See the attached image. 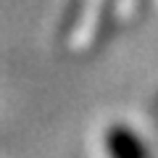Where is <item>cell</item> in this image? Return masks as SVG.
Returning <instances> with one entry per match:
<instances>
[{
    "instance_id": "obj_1",
    "label": "cell",
    "mask_w": 158,
    "mask_h": 158,
    "mask_svg": "<svg viewBox=\"0 0 158 158\" xmlns=\"http://www.w3.org/2000/svg\"><path fill=\"white\" fill-rule=\"evenodd\" d=\"M108 150L113 158H148V150L140 142V137L127 127H116L108 132Z\"/></svg>"
}]
</instances>
